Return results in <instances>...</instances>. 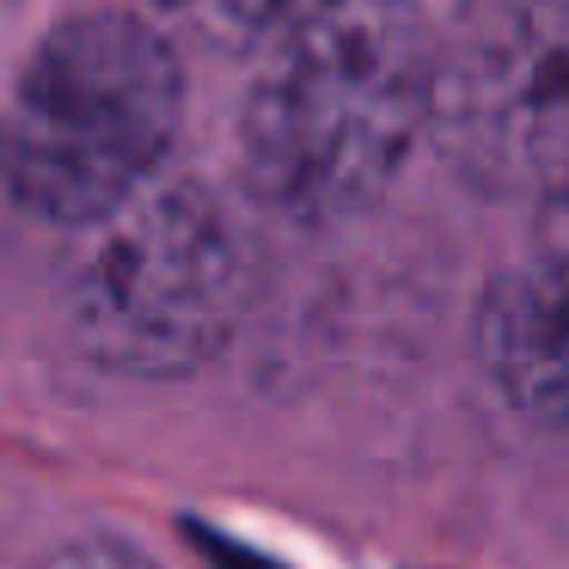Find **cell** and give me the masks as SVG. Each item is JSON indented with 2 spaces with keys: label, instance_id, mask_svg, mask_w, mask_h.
I'll use <instances>...</instances> for the list:
<instances>
[{
  "label": "cell",
  "instance_id": "6da1fadb",
  "mask_svg": "<svg viewBox=\"0 0 569 569\" xmlns=\"http://www.w3.org/2000/svg\"><path fill=\"white\" fill-rule=\"evenodd\" d=\"M441 31L417 0H325L258 50L239 104V172L307 227L361 214L435 129Z\"/></svg>",
  "mask_w": 569,
  "mask_h": 569
},
{
  "label": "cell",
  "instance_id": "7a4b0ae2",
  "mask_svg": "<svg viewBox=\"0 0 569 569\" xmlns=\"http://www.w3.org/2000/svg\"><path fill=\"white\" fill-rule=\"evenodd\" d=\"M184 74L141 13H80L43 31L13 80L7 190L50 227H92L166 172Z\"/></svg>",
  "mask_w": 569,
  "mask_h": 569
},
{
  "label": "cell",
  "instance_id": "3957f363",
  "mask_svg": "<svg viewBox=\"0 0 569 569\" xmlns=\"http://www.w3.org/2000/svg\"><path fill=\"white\" fill-rule=\"evenodd\" d=\"M62 312L80 356L129 380H178L233 343L246 319V233L221 190L160 172L141 197L80 227Z\"/></svg>",
  "mask_w": 569,
  "mask_h": 569
},
{
  "label": "cell",
  "instance_id": "277c9868",
  "mask_svg": "<svg viewBox=\"0 0 569 569\" xmlns=\"http://www.w3.org/2000/svg\"><path fill=\"white\" fill-rule=\"evenodd\" d=\"M441 160L483 197H569V0H466L441 31Z\"/></svg>",
  "mask_w": 569,
  "mask_h": 569
},
{
  "label": "cell",
  "instance_id": "5b68a950",
  "mask_svg": "<svg viewBox=\"0 0 569 569\" xmlns=\"http://www.w3.org/2000/svg\"><path fill=\"white\" fill-rule=\"evenodd\" d=\"M478 361L532 429H569V197L545 202L478 300Z\"/></svg>",
  "mask_w": 569,
  "mask_h": 569
},
{
  "label": "cell",
  "instance_id": "8992f818",
  "mask_svg": "<svg viewBox=\"0 0 569 569\" xmlns=\"http://www.w3.org/2000/svg\"><path fill=\"white\" fill-rule=\"evenodd\" d=\"M325 0H129V13L160 26L166 38L209 50H270L288 26L319 13Z\"/></svg>",
  "mask_w": 569,
  "mask_h": 569
},
{
  "label": "cell",
  "instance_id": "52a82bcc",
  "mask_svg": "<svg viewBox=\"0 0 569 569\" xmlns=\"http://www.w3.org/2000/svg\"><path fill=\"white\" fill-rule=\"evenodd\" d=\"M26 569H160V563H148L136 545L99 539V532H92V539H68V545H56V551L31 557Z\"/></svg>",
  "mask_w": 569,
  "mask_h": 569
}]
</instances>
